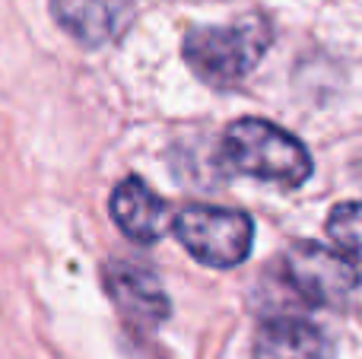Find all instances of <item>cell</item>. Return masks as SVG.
Instances as JSON below:
<instances>
[{"label": "cell", "instance_id": "6da1fadb", "mask_svg": "<svg viewBox=\"0 0 362 359\" xmlns=\"http://www.w3.org/2000/svg\"><path fill=\"white\" fill-rule=\"evenodd\" d=\"M223 153L226 163L242 175L289 184V188L302 184L315 169L299 137L261 118H242L229 124L223 137Z\"/></svg>", "mask_w": 362, "mask_h": 359}, {"label": "cell", "instance_id": "7a4b0ae2", "mask_svg": "<svg viewBox=\"0 0 362 359\" xmlns=\"http://www.w3.org/2000/svg\"><path fill=\"white\" fill-rule=\"evenodd\" d=\"M270 48V29L261 19L235 25H200L185 35V61L206 86L229 89L261 64Z\"/></svg>", "mask_w": 362, "mask_h": 359}, {"label": "cell", "instance_id": "3957f363", "mask_svg": "<svg viewBox=\"0 0 362 359\" xmlns=\"http://www.w3.org/2000/svg\"><path fill=\"white\" fill-rule=\"evenodd\" d=\"M178 242L206 267H235L255 245V223L242 210L191 204L175 216Z\"/></svg>", "mask_w": 362, "mask_h": 359}, {"label": "cell", "instance_id": "277c9868", "mask_svg": "<svg viewBox=\"0 0 362 359\" xmlns=\"http://www.w3.org/2000/svg\"><path fill=\"white\" fill-rule=\"evenodd\" d=\"M283 271L289 286L312 305H337L359 286L353 261L321 242H296L283 258Z\"/></svg>", "mask_w": 362, "mask_h": 359}, {"label": "cell", "instance_id": "5b68a950", "mask_svg": "<svg viewBox=\"0 0 362 359\" xmlns=\"http://www.w3.org/2000/svg\"><path fill=\"white\" fill-rule=\"evenodd\" d=\"M102 280L124 322H131L137 331H153L169 318V296L163 293L153 271L131 261H108Z\"/></svg>", "mask_w": 362, "mask_h": 359}, {"label": "cell", "instance_id": "8992f818", "mask_svg": "<svg viewBox=\"0 0 362 359\" xmlns=\"http://www.w3.org/2000/svg\"><path fill=\"white\" fill-rule=\"evenodd\" d=\"M112 220L131 242L153 245L169 229V204L146 182L127 178L112 191Z\"/></svg>", "mask_w": 362, "mask_h": 359}, {"label": "cell", "instance_id": "52a82bcc", "mask_svg": "<svg viewBox=\"0 0 362 359\" xmlns=\"http://www.w3.org/2000/svg\"><path fill=\"white\" fill-rule=\"evenodd\" d=\"M251 359H334V343L305 318H270L255 337Z\"/></svg>", "mask_w": 362, "mask_h": 359}, {"label": "cell", "instance_id": "ba28073f", "mask_svg": "<svg viewBox=\"0 0 362 359\" xmlns=\"http://www.w3.org/2000/svg\"><path fill=\"white\" fill-rule=\"evenodd\" d=\"M54 23L80 45H105L118 32L115 0H51Z\"/></svg>", "mask_w": 362, "mask_h": 359}, {"label": "cell", "instance_id": "9c48e42d", "mask_svg": "<svg viewBox=\"0 0 362 359\" xmlns=\"http://www.w3.org/2000/svg\"><path fill=\"white\" fill-rule=\"evenodd\" d=\"M327 233L350 258H362V204H340L327 216Z\"/></svg>", "mask_w": 362, "mask_h": 359}, {"label": "cell", "instance_id": "30bf717a", "mask_svg": "<svg viewBox=\"0 0 362 359\" xmlns=\"http://www.w3.org/2000/svg\"><path fill=\"white\" fill-rule=\"evenodd\" d=\"M153 359H159V356H153Z\"/></svg>", "mask_w": 362, "mask_h": 359}]
</instances>
